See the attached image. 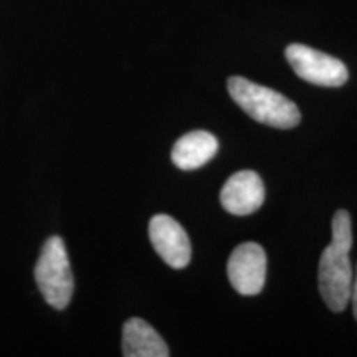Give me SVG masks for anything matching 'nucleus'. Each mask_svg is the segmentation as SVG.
Wrapping results in <instances>:
<instances>
[{"instance_id":"1","label":"nucleus","mask_w":357,"mask_h":357,"mask_svg":"<svg viewBox=\"0 0 357 357\" xmlns=\"http://www.w3.org/2000/svg\"><path fill=\"white\" fill-rule=\"evenodd\" d=\"M352 247V223L347 211H337L333 217V240L319 258V293L334 312L346 310L351 301L352 266L349 252Z\"/></svg>"},{"instance_id":"2","label":"nucleus","mask_w":357,"mask_h":357,"mask_svg":"<svg viewBox=\"0 0 357 357\" xmlns=\"http://www.w3.org/2000/svg\"><path fill=\"white\" fill-rule=\"evenodd\" d=\"M227 88L236 105L258 123L280 129H289L300 124L301 114L298 106L275 89L242 77H231Z\"/></svg>"},{"instance_id":"3","label":"nucleus","mask_w":357,"mask_h":357,"mask_svg":"<svg viewBox=\"0 0 357 357\" xmlns=\"http://www.w3.org/2000/svg\"><path fill=\"white\" fill-rule=\"evenodd\" d=\"M35 280L45 301L52 307L65 310L70 305L75 281L65 242L60 236H50L45 242L35 266Z\"/></svg>"},{"instance_id":"4","label":"nucleus","mask_w":357,"mask_h":357,"mask_svg":"<svg viewBox=\"0 0 357 357\" xmlns=\"http://www.w3.org/2000/svg\"><path fill=\"white\" fill-rule=\"evenodd\" d=\"M284 55L294 73L307 83L318 86H342L349 78V71L341 60L306 45H289Z\"/></svg>"},{"instance_id":"5","label":"nucleus","mask_w":357,"mask_h":357,"mask_svg":"<svg viewBox=\"0 0 357 357\" xmlns=\"http://www.w3.org/2000/svg\"><path fill=\"white\" fill-rule=\"evenodd\" d=\"M227 275L236 291L255 296L265 287L266 255L258 243L247 242L234 250L227 265Z\"/></svg>"},{"instance_id":"6","label":"nucleus","mask_w":357,"mask_h":357,"mask_svg":"<svg viewBox=\"0 0 357 357\" xmlns=\"http://www.w3.org/2000/svg\"><path fill=\"white\" fill-rule=\"evenodd\" d=\"M149 238L158 255L169 266L181 270L190 263V240L176 218L164 213L154 215L149 223Z\"/></svg>"},{"instance_id":"7","label":"nucleus","mask_w":357,"mask_h":357,"mask_svg":"<svg viewBox=\"0 0 357 357\" xmlns=\"http://www.w3.org/2000/svg\"><path fill=\"white\" fill-rule=\"evenodd\" d=\"M265 187L260 176L253 171H242L231 176L222 187L220 202L234 215H250L261 207Z\"/></svg>"},{"instance_id":"8","label":"nucleus","mask_w":357,"mask_h":357,"mask_svg":"<svg viewBox=\"0 0 357 357\" xmlns=\"http://www.w3.org/2000/svg\"><path fill=\"white\" fill-rule=\"evenodd\" d=\"M218 151V141L207 131L187 132L172 147V162L182 171L205 166Z\"/></svg>"},{"instance_id":"9","label":"nucleus","mask_w":357,"mask_h":357,"mask_svg":"<svg viewBox=\"0 0 357 357\" xmlns=\"http://www.w3.org/2000/svg\"><path fill=\"white\" fill-rule=\"evenodd\" d=\"M123 356L167 357L169 347L149 323L139 318H131L123 328Z\"/></svg>"},{"instance_id":"10","label":"nucleus","mask_w":357,"mask_h":357,"mask_svg":"<svg viewBox=\"0 0 357 357\" xmlns=\"http://www.w3.org/2000/svg\"><path fill=\"white\" fill-rule=\"evenodd\" d=\"M351 301H352V310H354V316H356V319H357V271H356V278H352Z\"/></svg>"}]
</instances>
